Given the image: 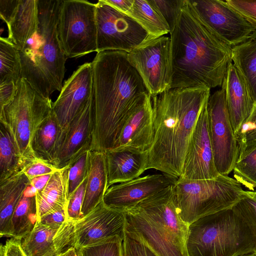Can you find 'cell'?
Masks as SVG:
<instances>
[{
  "label": "cell",
  "instance_id": "1",
  "mask_svg": "<svg viewBox=\"0 0 256 256\" xmlns=\"http://www.w3.org/2000/svg\"><path fill=\"white\" fill-rule=\"evenodd\" d=\"M170 34L169 88L222 86L230 64L232 48L184 0Z\"/></svg>",
  "mask_w": 256,
  "mask_h": 256
},
{
  "label": "cell",
  "instance_id": "2",
  "mask_svg": "<svg viewBox=\"0 0 256 256\" xmlns=\"http://www.w3.org/2000/svg\"><path fill=\"white\" fill-rule=\"evenodd\" d=\"M94 128L90 150L105 152L115 148L131 110L148 93L128 52H97L92 62Z\"/></svg>",
  "mask_w": 256,
  "mask_h": 256
},
{
  "label": "cell",
  "instance_id": "3",
  "mask_svg": "<svg viewBox=\"0 0 256 256\" xmlns=\"http://www.w3.org/2000/svg\"><path fill=\"white\" fill-rule=\"evenodd\" d=\"M210 96L208 88H180L151 96L154 136L148 169L180 178L191 136Z\"/></svg>",
  "mask_w": 256,
  "mask_h": 256
},
{
  "label": "cell",
  "instance_id": "4",
  "mask_svg": "<svg viewBox=\"0 0 256 256\" xmlns=\"http://www.w3.org/2000/svg\"><path fill=\"white\" fill-rule=\"evenodd\" d=\"M174 184L123 212L126 232L158 256H188L189 224L178 214Z\"/></svg>",
  "mask_w": 256,
  "mask_h": 256
},
{
  "label": "cell",
  "instance_id": "5",
  "mask_svg": "<svg viewBox=\"0 0 256 256\" xmlns=\"http://www.w3.org/2000/svg\"><path fill=\"white\" fill-rule=\"evenodd\" d=\"M62 0H38L37 30L20 51L22 78L41 94L50 98L60 91L68 58L60 42L58 24Z\"/></svg>",
  "mask_w": 256,
  "mask_h": 256
},
{
  "label": "cell",
  "instance_id": "6",
  "mask_svg": "<svg viewBox=\"0 0 256 256\" xmlns=\"http://www.w3.org/2000/svg\"><path fill=\"white\" fill-rule=\"evenodd\" d=\"M188 256H241L256 252V238L232 208L189 224Z\"/></svg>",
  "mask_w": 256,
  "mask_h": 256
},
{
  "label": "cell",
  "instance_id": "7",
  "mask_svg": "<svg viewBox=\"0 0 256 256\" xmlns=\"http://www.w3.org/2000/svg\"><path fill=\"white\" fill-rule=\"evenodd\" d=\"M52 104L50 98L43 96L22 78L16 84L13 100L0 107V124L12 139L24 166L38 159L32 149V139L38 128L52 113Z\"/></svg>",
  "mask_w": 256,
  "mask_h": 256
},
{
  "label": "cell",
  "instance_id": "8",
  "mask_svg": "<svg viewBox=\"0 0 256 256\" xmlns=\"http://www.w3.org/2000/svg\"><path fill=\"white\" fill-rule=\"evenodd\" d=\"M242 184L228 176L215 178H178L174 190L178 214L188 224L203 216L232 208L240 200Z\"/></svg>",
  "mask_w": 256,
  "mask_h": 256
},
{
  "label": "cell",
  "instance_id": "9",
  "mask_svg": "<svg viewBox=\"0 0 256 256\" xmlns=\"http://www.w3.org/2000/svg\"><path fill=\"white\" fill-rule=\"evenodd\" d=\"M96 4L82 0H62L58 24L62 48L68 58L96 52Z\"/></svg>",
  "mask_w": 256,
  "mask_h": 256
},
{
  "label": "cell",
  "instance_id": "10",
  "mask_svg": "<svg viewBox=\"0 0 256 256\" xmlns=\"http://www.w3.org/2000/svg\"><path fill=\"white\" fill-rule=\"evenodd\" d=\"M96 52H129L150 38L136 20L100 0L96 4Z\"/></svg>",
  "mask_w": 256,
  "mask_h": 256
},
{
  "label": "cell",
  "instance_id": "11",
  "mask_svg": "<svg viewBox=\"0 0 256 256\" xmlns=\"http://www.w3.org/2000/svg\"><path fill=\"white\" fill-rule=\"evenodd\" d=\"M207 112L214 162L219 174L228 176L238 158V146L227 108L226 86L210 95Z\"/></svg>",
  "mask_w": 256,
  "mask_h": 256
},
{
  "label": "cell",
  "instance_id": "12",
  "mask_svg": "<svg viewBox=\"0 0 256 256\" xmlns=\"http://www.w3.org/2000/svg\"><path fill=\"white\" fill-rule=\"evenodd\" d=\"M151 96L169 89L170 68V38L162 36L148 38L128 53Z\"/></svg>",
  "mask_w": 256,
  "mask_h": 256
},
{
  "label": "cell",
  "instance_id": "13",
  "mask_svg": "<svg viewBox=\"0 0 256 256\" xmlns=\"http://www.w3.org/2000/svg\"><path fill=\"white\" fill-rule=\"evenodd\" d=\"M206 24L231 48L256 35V27L221 0H190Z\"/></svg>",
  "mask_w": 256,
  "mask_h": 256
},
{
  "label": "cell",
  "instance_id": "14",
  "mask_svg": "<svg viewBox=\"0 0 256 256\" xmlns=\"http://www.w3.org/2000/svg\"><path fill=\"white\" fill-rule=\"evenodd\" d=\"M208 100L202 108L191 136L178 178L208 180L215 178L220 174L215 166L210 134Z\"/></svg>",
  "mask_w": 256,
  "mask_h": 256
},
{
  "label": "cell",
  "instance_id": "15",
  "mask_svg": "<svg viewBox=\"0 0 256 256\" xmlns=\"http://www.w3.org/2000/svg\"><path fill=\"white\" fill-rule=\"evenodd\" d=\"M125 232L124 213L106 206L102 201L88 214L74 221V248H80L116 236L123 240Z\"/></svg>",
  "mask_w": 256,
  "mask_h": 256
},
{
  "label": "cell",
  "instance_id": "16",
  "mask_svg": "<svg viewBox=\"0 0 256 256\" xmlns=\"http://www.w3.org/2000/svg\"><path fill=\"white\" fill-rule=\"evenodd\" d=\"M92 62L79 66L64 82L52 111L60 126L64 130L93 96Z\"/></svg>",
  "mask_w": 256,
  "mask_h": 256
},
{
  "label": "cell",
  "instance_id": "17",
  "mask_svg": "<svg viewBox=\"0 0 256 256\" xmlns=\"http://www.w3.org/2000/svg\"><path fill=\"white\" fill-rule=\"evenodd\" d=\"M176 180L164 173L138 177L108 187L102 202L106 206L124 212L174 184Z\"/></svg>",
  "mask_w": 256,
  "mask_h": 256
},
{
  "label": "cell",
  "instance_id": "18",
  "mask_svg": "<svg viewBox=\"0 0 256 256\" xmlns=\"http://www.w3.org/2000/svg\"><path fill=\"white\" fill-rule=\"evenodd\" d=\"M94 94L68 126L64 130L60 148L53 165L58 169L69 166L90 150L94 128Z\"/></svg>",
  "mask_w": 256,
  "mask_h": 256
},
{
  "label": "cell",
  "instance_id": "19",
  "mask_svg": "<svg viewBox=\"0 0 256 256\" xmlns=\"http://www.w3.org/2000/svg\"><path fill=\"white\" fill-rule=\"evenodd\" d=\"M154 136V118L152 97L148 93L128 115L114 148L148 151Z\"/></svg>",
  "mask_w": 256,
  "mask_h": 256
},
{
  "label": "cell",
  "instance_id": "20",
  "mask_svg": "<svg viewBox=\"0 0 256 256\" xmlns=\"http://www.w3.org/2000/svg\"><path fill=\"white\" fill-rule=\"evenodd\" d=\"M224 82L229 118L235 134L251 114L255 102L246 81L232 62L228 66Z\"/></svg>",
  "mask_w": 256,
  "mask_h": 256
},
{
  "label": "cell",
  "instance_id": "21",
  "mask_svg": "<svg viewBox=\"0 0 256 256\" xmlns=\"http://www.w3.org/2000/svg\"><path fill=\"white\" fill-rule=\"evenodd\" d=\"M108 186L140 177L148 170V151L114 148L104 152Z\"/></svg>",
  "mask_w": 256,
  "mask_h": 256
},
{
  "label": "cell",
  "instance_id": "22",
  "mask_svg": "<svg viewBox=\"0 0 256 256\" xmlns=\"http://www.w3.org/2000/svg\"><path fill=\"white\" fill-rule=\"evenodd\" d=\"M108 188L105 153L90 150L88 156V174L81 218L94 209L102 200Z\"/></svg>",
  "mask_w": 256,
  "mask_h": 256
},
{
  "label": "cell",
  "instance_id": "23",
  "mask_svg": "<svg viewBox=\"0 0 256 256\" xmlns=\"http://www.w3.org/2000/svg\"><path fill=\"white\" fill-rule=\"evenodd\" d=\"M30 180L18 171L9 178L0 182V236H12V219L14 210Z\"/></svg>",
  "mask_w": 256,
  "mask_h": 256
},
{
  "label": "cell",
  "instance_id": "24",
  "mask_svg": "<svg viewBox=\"0 0 256 256\" xmlns=\"http://www.w3.org/2000/svg\"><path fill=\"white\" fill-rule=\"evenodd\" d=\"M38 21V0H19L18 6L6 24L8 38L19 51L34 34Z\"/></svg>",
  "mask_w": 256,
  "mask_h": 256
},
{
  "label": "cell",
  "instance_id": "25",
  "mask_svg": "<svg viewBox=\"0 0 256 256\" xmlns=\"http://www.w3.org/2000/svg\"><path fill=\"white\" fill-rule=\"evenodd\" d=\"M69 166L52 174L46 186L36 192L38 222L44 215L67 208L68 201Z\"/></svg>",
  "mask_w": 256,
  "mask_h": 256
},
{
  "label": "cell",
  "instance_id": "26",
  "mask_svg": "<svg viewBox=\"0 0 256 256\" xmlns=\"http://www.w3.org/2000/svg\"><path fill=\"white\" fill-rule=\"evenodd\" d=\"M63 134L64 130L52 111L38 128L32 139V149L36 158L53 165Z\"/></svg>",
  "mask_w": 256,
  "mask_h": 256
},
{
  "label": "cell",
  "instance_id": "27",
  "mask_svg": "<svg viewBox=\"0 0 256 256\" xmlns=\"http://www.w3.org/2000/svg\"><path fill=\"white\" fill-rule=\"evenodd\" d=\"M61 225H45L37 222L30 233L21 240L26 256H56L54 237Z\"/></svg>",
  "mask_w": 256,
  "mask_h": 256
},
{
  "label": "cell",
  "instance_id": "28",
  "mask_svg": "<svg viewBox=\"0 0 256 256\" xmlns=\"http://www.w3.org/2000/svg\"><path fill=\"white\" fill-rule=\"evenodd\" d=\"M128 16L142 27L150 38H157L170 32L166 22L150 0H134Z\"/></svg>",
  "mask_w": 256,
  "mask_h": 256
},
{
  "label": "cell",
  "instance_id": "29",
  "mask_svg": "<svg viewBox=\"0 0 256 256\" xmlns=\"http://www.w3.org/2000/svg\"><path fill=\"white\" fill-rule=\"evenodd\" d=\"M232 62L240 71L256 102V35L232 48Z\"/></svg>",
  "mask_w": 256,
  "mask_h": 256
},
{
  "label": "cell",
  "instance_id": "30",
  "mask_svg": "<svg viewBox=\"0 0 256 256\" xmlns=\"http://www.w3.org/2000/svg\"><path fill=\"white\" fill-rule=\"evenodd\" d=\"M37 222L35 196H27L24 193L12 216L11 238L22 240L32 230Z\"/></svg>",
  "mask_w": 256,
  "mask_h": 256
},
{
  "label": "cell",
  "instance_id": "31",
  "mask_svg": "<svg viewBox=\"0 0 256 256\" xmlns=\"http://www.w3.org/2000/svg\"><path fill=\"white\" fill-rule=\"evenodd\" d=\"M0 84L22 78V62L19 50L8 38H0Z\"/></svg>",
  "mask_w": 256,
  "mask_h": 256
},
{
  "label": "cell",
  "instance_id": "32",
  "mask_svg": "<svg viewBox=\"0 0 256 256\" xmlns=\"http://www.w3.org/2000/svg\"><path fill=\"white\" fill-rule=\"evenodd\" d=\"M24 166L8 132L0 126V182L20 170Z\"/></svg>",
  "mask_w": 256,
  "mask_h": 256
},
{
  "label": "cell",
  "instance_id": "33",
  "mask_svg": "<svg viewBox=\"0 0 256 256\" xmlns=\"http://www.w3.org/2000/svg\"><path fill=\"white\" fill-rule=\"evenodd\" d=\"M240 160L256 149V102L252 112L235 134Z\"/></svg>",
  "mask_w": 256,
  "mask_h": 256
},
{
  "label": "cell",
  "instance_id": "34",
  "mask_svg": "<svg viewBox=\"0 0 256 256\" xmlns=\"http://www.w3.org/2000/svg\"><path fill=\"white\" fill-rule=\"evenodd\" d=\"M234 178L250 191L256 188V149L236 162L233 170Z\"/></svg>",
  "mask_w": 256,
  "mask_h": 256
},
{
  "label": "cell",
  "instance_id": "35",
  "mask_svg": "<svg viewBox=\"0 0 256 256\" xmlns=\"http://www.w3.org/2000/svg\"><path fill=\"white\" fill-rule=\"evenodd\" d=\"M122 240L116 236L76 249L79 256H122Z\"/></svg>",
  "mask_w": 256,
  "mask_h": 256
},
{
  "label": "cell",
  "instance_id": "36",
  "mask_svg": "<svg viewBox=\"0 0 256 256\" xmlns=\"http://www.w3.org/2000/svg\"><path fill=\"white\" fill-rule=\"evenodd\" d=\"M232 208L247 224L256 238V200L250 190H244Z\"/></svg>",
  "mask_w": 256,
  "mask_h": 256
},
{
  "label": "cell",
  "instance_id": "37",
  "mask_svg": "<svg viewBox=\"0 0 256 256\" xmlns=\"http://www.w3.org/2000/svg\"><path fill=\"white\" fill-rule=\"evenodd\" d=\"M89 150L69 166L68 198L88 176Z\"/></svg>",
  "mask_w": 256,
  "mask_h": 256
},
{
  "label": "cell",
  "instance_id": "38",
  "mask_svg": "<svg viewBox=\"0 0 256 256\" xmlns=\"http://www.w3.org/2000/svg\"><path fill=\"white\" fill-rule=\"evenodd\" d=\"M150 1L158 8L166 22L170 34L176 24L184 0Z\"/></svg>",
  "mask_w": 256,
  "mask_h": 256
},
{
  "label": "cell",
  "instance_id": "39",
  "mask_svg": "<svg viewBox=\"0 0 256 256\" xmlns=\"http://www.w3.org/2000/svg\"><path fill=\"white\" fill-rule=\"evenodd\" d=\"M122 256H158L143 242L125 232L122 243Z\"/></svg>",
  "mask_w": 256,
  "mask_h": 256
},
{
  "label": "cell",
  "instance_id": "40",
  "mask_svg": "<svg viewBox=\"0 0 256 256\" xmlns=\"http://www.w3.org/2000/svg\"><path fill=\"white\" fill-rule=\"evenodd\" d=\"M86 182L87 178L68 198L67 206L68 220L76 221L81 218V210Z\"/></svg>",
  "mask_w": 256,
  "mask_h": 256
},
{
  "label": "cell",
  "instance_id": "41",
  "mask_svg": "<svg viewBox=\"0 0 256 256\" xmlns=\"http://www.w3.org/2000/svg\"><path fill=\"white\" fill-rule=\"evenodd\" d=\"M58 170L52 164L40 159L28 162L22 168L30 180L36 177L52 174Z\"/></svg>",
  "mask_w": 256,
  "mask_h": 256
},
{
  "label": "cell",
  "instance_id": "42",
  "mask_svg": "<svg viewBox=\"0 0 256 256\" xmlns=\"http://www.w3.org/2000/svg\"><path fill=\"white\" fill-rule=\"evenodd\" d=\"M226 1L256 27V0H226Z\"/></svg>",
  "mask_w": 256,
  "mask_h": 256
},
{
  "label": "cell",
  "instance_id": "43",
  "mask_svg": "<svg viewBox=\"0 0 256 256\" xmlns=\"http://www.w3.org/2000/svg\"><path fill=\"white\" fill-rule=\"evenodd\" d=\"M0 256H26L22 248L21 240L12 237L4 244H2Z\"/></svg>",
  "mask_w": 256,
  "mask_h": 256
},
{
  "label": "cell",
  "instance_id": "44",
  "mask_svg": "<svg viewBox=\"0 0 256 256\" xmlns=\"http://www.w3.org/2000/svg\"><path fill=\"white\" fill-rule=\"evenodd\" d=\"M66 220L67 208H64L44 215L38 222L45 225H62Z\"/></svg>",
  "mask_w": 256,
  "mask_h": 256
},
{
  "label": "cell",
  "instance_id": "45",
  "mask_svg": "<svg viewBox=\"0 0 256 256\" xmlns=\"http://www.w3.org/2000/svg\"><path fill=\"white\" fill-rule=\"evenodd\" d=\"M16 90V84L13 82H7L0 84V106L2 107L14 98Z\"/></svg>",
  "mask_w": 256,
  "mask_h": 256
},
{
  "label": "cell",
  "instance_id": "46",
  "mask_svg": "<svg viewBox=\"0 0 256 256\" xmlns=\"http://www.w3.org/2000/svg\"><path fill=\"white\" fill-rule=\"evenodd\" d=\"M19 0H0V16L6 23L8 22L12 14L16 9Z\"/></svg>",
  "mask_w": 256,
  "mask_h": 256
},
{
  "label": "cell",
  "instance_id": "47",
  "mask_svg": "<svg viewBox=\"0 0 256 256\" xmlns=\"http://www.w3.org/2000/svg\"><path fill=\"white\" fill-rule=\"evenodd\" d=\"M117 10L128 15L132 7L134 0H104Z\"/></svg>",
  "mask_w": 256,
  "mask_h": 256
},
{
  "label": "cell",
  "instance_id": "48",
  "mask_svg": "<svg viewBox=\"0 0 256 256\" xmlns=\"http://www.w3.org/2000/svg\"><path fill=\"white\" fill-rule=\"evenodd\" d=\"M52 174H47L36 177L30 180V186L36 194L40 191L46 184Z\"/></svg>",
  "mask_w": 256,
  "mask_h": 256
},
{
  "label": "cell",
  "instance_id": "49",
  "mask_svg": "<svg viewBox=\"0 0 256 256\" xmlns=\"http://www.w3.org/2000/svg\"><path fill=\"white\" fill-rule=\"evenodd\" d=\"M60 256H79L76 248H72L60 254Z\"/></svg>",
  "mask_w": 256,
  "mask_h": 256
},
{
  "label": "cell",
  "instance_id": "50",
  "mask_svg": "<svg viewBox=\"0 0 256 256\" xmlns=\"http://www.w3.org/2000/svg\"><path fill=\"white\" fill-rule=\"evenodd\" d=\"M241 256H256V252L246 254Z\"/></svg>",
  "mask_w": 256,
  "mask_h": 256
},
{
  "label": "cell",
  "instance_id": "51",
  "mask_svg": "<svg viewBox=\"0 0 256 256\" xmlns=\"http://www.w3.org/2000/svg\"><path fill=\"white\" fill-rule=\"evenodd\" d=\"M250 192L252 194L254 198L256 200V190L250 191Z\"/></svg>",
  "mask_w": 256,
  "mask_h": 256
},
{
  "label": "cell",
  "instance_id": "52",
  "mask_svg": "<svg viewBox=\"0 0 256 256\" xmlns=\"http://www.w3.org/2000/svg\"><path fill=\"white\" fill-rule=\"evenodd\" d=\"M60 256V254H58V256Z\"/></svg>",
  "mask_w": 256,
  "mask_h": 256
}]
</instances>
